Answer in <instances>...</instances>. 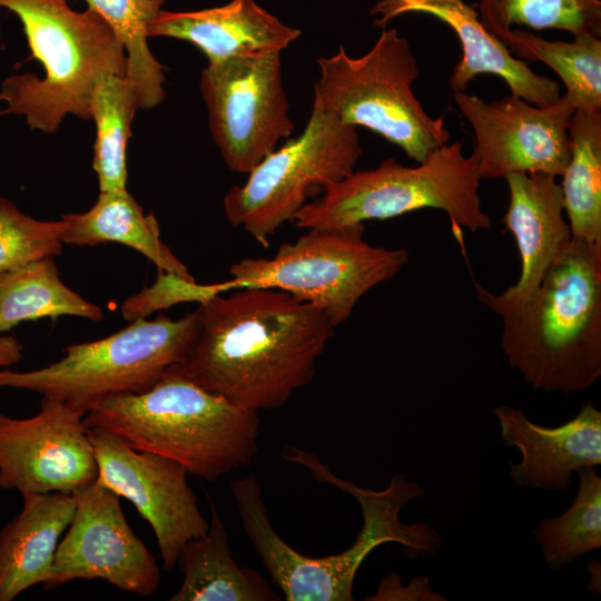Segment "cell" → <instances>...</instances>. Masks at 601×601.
<instances>
[{"label":"cell","mask_w":601,"mask_h":601,"mask_svg":"<svg viewBox=\"0 0 601 601\" xmlns=\"http://www.w3.org/2000/svg\"><path fill=\"white\" fill-rule=\"evenodd\" d=\"M138 108L137 96L126 76L107 73L97 80L90 110L97 129L92 168L100 191L126 188V147Z\"/></svg>","instance_id":"obj_27"},{"label":"cell","mask_w":601,"mask_h":601,"mask_svg":"<svg viewBox=\"0 0 601 601\" xmlns=\"http://www.w3.org/2000/svg\"><path fill=\"white\" fill-rule=\"evenodd\" d=\"M569 137L571 158L561 188L571 236L601 244V111L574 110Z\"/></svg>","instance_id":"obj_24"},{"label":"cell","mask_w":601,"mask_h":601,"mask_svg":"<svg viewBox=\"0 0 601 601\" xmlns=\"http://www.w3.org/2000/svg\"><path fill=\"white\" fill-rule=\"evenodd\" d=\"M587 571L592 573V579L587 584V589L590 590V591H594V592L600 593V584L597 583V580H595L597 572L600 571V563L595 562V561L589 562L587 564Z\"/></svg>","instance_id":"obj_34"},{"label":"cell","mask_w":601,"mask_h":601,"mask_svg":"<svg viewBox=\"0 0 601 601\" xmlns=\"http://www.w3.org/2000/svg\"><path fill=\"white\" fill-rule=\"evenodd\" d=\"M199 332L197 309L179 319L140 317L101 339L65 347L63 357L45 367L0 370V387L30 391L87 412L104 397L151 388L187 358Z\"/></svg>","instance_id":"obj_8"},{"label":"cell","mask_w":601,"mask_h":601,"mask_svg":"<svg viewBox=\"0 0 601 601\" xmlns=\"http://www.w3.org/2000/svg\"><path fill=\"white\" fill-rule=\"evenodd\" d=\"M199 302L200 332L175 371L258 412L307 385L335 326L317 306L276 288H242Z\"/></svg>","instance_id":"obj_1"},{"label":"cell","mask_w":601,"mask_h":601,"mask_svg":"<svg viewBox=\"0 0 601 601\" xmlns=\"http://www.w3.org/2000/svg\"><path fill=\"white\" fill-rule=\"evenodd\" d=\"M177 563L184 579L170 601L280 600L259 572L235 562L225 524L213 503L207 532L183 546Z\"/></svg>","instance_id":"obj_22"},{"label":"cell","mask_w":601,"mask_h":601,"mask_svg":"<svg viewBox=\"0 0 601 601\" xmlns=\"http://www.w3.org/2000/svg\"><path fill=\"white\" fill-rule=\"evenodd\" d=\"M490 308L509 365L532 388L569 394L601 376V244L572 238L529 297Z\"/></svg>","instance_id":"obj_3"},{"label":"cell","mask_w":601,"mask_h":601,"mask_svg":"<svg viewBox=\"0 0 601 601\" xmlns=\"http://www.w3.org/2000/svg\"><path fill=\"white\" fill-rule=\"evenodd\" d=\"M199 88L209 131L227 167L248 174L290 137L294 124L284 89L280 53L208 62Z\"/></svg>","instance_id":"obj_11"},{"label":"cell","mask_w":601,"mask_h":601,"mask_svg":"<svg viewBox=\"0 0 601 601\" xmlns=\"http://www.w3.org/2000/svg\"><path fill=\"white\" fill-rule=\"evenodd\" d=\"M60 219L63 244L83 247L119 243L142 254L158 272L195 282L187 267L161 242L154 214H145L127 188L100 191L89 210L65 214Z\"/></svg>","instance_id":"obj_21"},{"label":"cell","mask_w":601,"mask_h":601,"mask_svg":"<svg viewBox=\"0 0 601 601\" xmlns=\"http://www.w3.org/2000/svg\"><path fill=\"white\" fill-rule=\"evenodd\" d=\"M504 179L510 203L502 221L516 242L521 274L516 284L502 294L474 283L479 300L489 308L515 305L529 297L572 239L563 218L562 188L555 177L543 173H514Z\"/></svg>","instance_id":"obj_18"},{"label":"cell","mask_w":601,"mask_h":601,"mask_svg":"<svg viewBox=\"0 0 601 601\" xmlns=\"http://www.w3.org/2000/svg\"><path fill=\"white\" fill-rule=\"evenodd\" d=\"M317 63L313 107L345 125L383 136L417 164L449 142L443 116L430 117L413 93L420 76L417 60L396 29H383L361 57H351L339 46L336 53L318 58Z\"/></svg>","instance_id":"obj_7"},{"label":"cell","mask_w":601,"mask_h":601,"mask_svg":"<svg viewBox=\"0 0 601 601\" xmlns=\"http://www.w3.org/2000/svg\"><path fill=\"white\" fill-rule=\"evenodd\" d=\"M83 423L210 482L249 464L258 452V412L200 387L173 367L146 392L99 400Z\"/></svg>","instance_id":"obj_4"},{"label":"cell","mask_w":601,"mask_h":601,"mask_svg":"<svg viewBox=\"0 0 601 601\" xmlns=\"http://www.w3.org/2000/svg\"><path fill=\"white\" fill-rule=\"evenodd\" d=\"M519 59L542 61L565 85L575 110L601 111V40L592 33L573 41H549L534 33L511 30L502 40Z\"/></svg>","instance_id":"obj_25"},{"label":"cell","mask_w":601,"mask_h":601,"mask_svg":"<svg viewBox=\"0 0 601 601\" xmlns=\"http://www.w3.org/2000/svg\"><path fill=\"white\" fill-rule=\"evenodd\" d=\"M0 8L20 20L31 58L45 77L14 75L1 85L2 114L22 115L31 129L55 132L71 114L91 120L90 101L97 80L126 75L124 46L96 11L72 10L68 0H0Z\"/></svg>","instance_id":"obj_5"},{"label":"cell","mask_w":601,"mask_h":601,"mask_svg":"<svg viewBox=\"0 0 601 601\" xmlns=\"http://www.w3.org/2000/svg\"><path fill=\"white\" fill-rule=\"evenodd\" d=\"M148 35L187 41L208 62H218L236 56L280 53L300 36V30L283 23L254 0H230L196 11L161 10Z\"/></svg>","instance_id":"obj_19"},{"label":"cell","mask_w":601,"mask_h":601,"mask_svg":"<svg viewBox=\"0 0 601 601\" xmlns=\"http://www.w3.org/2000/svg\"><path fill=\"white\" fill-rule=\"evenodd\" d=\"M357 127L313 107L303 132L277 147L225 196V216L263 247L309 199L349 176L361 157Z\"/></svg>","instance_id":"obj_10"},{"label":"cell","mask_w":601,"mask_h":601,"mask_svg":"<svg viewBox=\"0 0 601 601\" xmlns=\"http://www.w3.org/2000/svg\"><path fill=\"white\" fill-rule=\"evenodd\" d=\"M289 460L302 465L318 483L338 487L359 503L363 528L345 551L312 558L294 550L272 525L262 497V486L255 475L231 482L230 489L240 515L243 529L255 553L286 601H351L358 568L378 545L397 543L410 558L434 555L441 536L427 523L404 524L402 508L424 495V489L395 474L386 489L373 491L336 476L316 455L295 447Z\"/></svg>","instance_id":"obj_2"},{"label":"cell","mask_w":601,"mask_h":601,"mask_svg":"<svg viewBox=\"0 0 601 601\" xmlns=\"http://www.w3.org/2000/svg\"><path fill=\"white\" fill-rule=\"evenodd\" d=\"M72 494L76 510L43 588L101 579L142 597L157 591L159 566L127 522L120 496L97 479Z\"/></svg>","instance_id":"obj_12"},{"label":"cell","mask_w":601,"mask_h":601,"mask_svg":"<svg viewBox=\"0 0 601 601\" xmlns=\"http://www.w3.org/2000/svg\"><path fill=\"white\" fill-rule=\"evenodd\" d=\"M477 9L482 24L501 41L514 24L565 30L573 37L601 35L600 0H479Z\"/></svg>","instance_id":"obj_29"},{"label":"cell","mask_w":601,"mask_h":601,"mask_svg":"<svg viewBox=\"0 0 601 601\" xmlns=\"http://www.w3.org/2000/svg\"><path fill=\"white\" fill-rule=\"evenodd\" d=\"M22 499L19 514L0 530V601H11L48 580L60 538L76 510L70 493L30 494Z\"/></svg>","instance_id":"obj_20"},{"label":"cell","mask_w":601,"mask_h":601,"mask_svg":"<svg viewBox=\"0 0 601 601\" xmlns=\"http://www.w3.org/2000/svg\"><path fill=\"white\" fill-rule=\"evenodd\" d=\"M364 223L311 228L284 243L272 258H244L231 278L214 284L217 294L242 288H276L321 308L336 327L374 286L393 278L408 260L405 248L373 246Z\"/></svg>","instance_id":"obj_9"},{"label":"cell","mask_w":601,"mask_h":601,"mask_svg":"<svg viewBox=\"0 0 601 601\" xmlns=\"http://www.w3.org/2000/svg\"><path fill=\"white\" fill-rule=\"evenodd\" d=\"M63 315L104 319L99 306L63 284L55 257L0 274V335L23 322Z\"/></svg>","instance_id":"obj_23"},{"label":"cell","mask_w":601,"mask_h":601,"mask_svg":"<svg viewBox=\"0 0 601 601\" xmlns=\"http://www.w3.org/2000/svg\"><path fill=\"white\" fill-rule=\"evenodd\" d=\"M405 13L436 17L457 35L463 55L450 78L453 91H464L476 76L491 73L508 83L511 95L538 107L561 97L559 82L535 73L525 60L513 57L506 45L485 29L475 8L464 0H378L371 10V14H380L373 22L381 28Z\"/></svg>","instance_id":"obj_16"},{"label":"cell","mask_w":601,"mask_h":601,"mask_svg":"<svg viewBox=\"0 0 601 601\" xmlns=\"http://www.w3.org/2000/svg\"><path fill=\"white\" fill-rule=\"evenodd\" d=\"M62 220H38L0 197V274L62 252Z\"/></svg>","instance_id":"obj_30"},{"label":"cell","mask_w":601,"mask_h":601,"mask_svg":"<svg viewBox=\"0 0 601 601\" xmlns=\"http://www.w3.org/2000/svg\"><path fill=\"white\" fill-rule=\"evenodd\" d=\"M370 601H444L445 598L434 593L427 577H415L407 585H402L401 577L392 573L381 580L375 594Z\"/></svg>","instance_id":"obj_32"},{"label":"cell","mask_w":601,"mask_h":601,"mask_svg":"<svg viewBox=\"0 0 601 601\" xmlns=\"http://www.w3.org/2000/svg\"><path fill=\"white\" fill-rule=\"evenodd\" d=\"M86 411L42 397L40 411L16 418L0 413V487L22 496L72 494L95 481L98 466Z\"/></svg>","instance_id":"obj_13"},{"label":"cell","mask_w":601,"mask_h":601,"mask_svg":"<svg viewBox=\"0 0 601 601\" xmlns=\"http://www.w3.org/2000/svg\"><path fill=\"white\" fill-rule=\"evenodd\" d=\"M23 357V346L13 335H0V370L8 368Z\"/></svg>","instance_id":"obj_33"},{"label":"cell","mask_w":601,"mask_h":601,"mask_svg":"<svg viewBox=\"0 0 601 601\" xmlns=\"http://www.w3.org/2000/svg\"><path fill=\"white\" fill-rule=\"evenodd\" d=\"M99 13L124 46L126 78L131 83L139 108L151 109L165 98V67L151 53L148 28L166 0H85Z\"/></svg>","instance_id":"obj_26"},{"label":"cell","mask_w":601,"mask_h":601,"mask_svg":"<svg viewBox=\"0 0 601 601\" xmlns=\"http://www.w3.org/2000/svg\"><path fill=\"white\" fill-rule=\"evenodd\" d=\"M506 446L519 449L522 460L510 462V475L516 485L548 491H564L572 474L582 467L601 465V411L591 402L559 426L539 425L520 408L501 405L493 408Z\"/></svg>","instance_id":"obj_17"},{"label":"cell","mask_w":601,"mask_h":601,"mask_svg":"<svg viewBox=\"0 0 601 601\" xmlns=\"http://www.w3.org/2000/svg\"><path fill=\"white\" fill-rule=\"evenodd\" d=\"M475 154H463V141L445 144L416 167L393 158L376 168L353 171L307 203L293 223L305 229L336 228L384 220L423 208L445 211L455 230L491 229L481 207V180Z\"/></svg>","instance_id":"obj_6"},{"label":"cell","mask_w":601,"mask_h":601,"mask_svg":"<svg viewBox=\"0 0 601 601\" xmlns=\"http://www.w3.org/2000/svg\"><path fill=\"white\" fill-rule=\"evenodd\" d=\"M454 101L474 130L481 178L563 175L571 158L569 125L575 110L565 95L544 107L513 95L486 102L464 91H454Z\"/></svg>","instance_id":"obj_15"},{"label":"cell","mask_w":601,"mask_h":601,"mask_svg":"<svg viewBox=\"0 0 601 601\" xmlns=\"http://www.w3.org/2000/svg\"><path fill=\"white\" fill-rule=\"evenodd\" d=\"M579 486L571 506L556 518H544L532 530L543 561L553 571L601 546V476L595 467L575 472Z\"/></svg>","instance_id":"obj_28"},{"label":"cell","mask_w":601,"mask_h":601,"mask_svg":"<svg viewBox=\"0 0 601 601\" xmlns=\"http://www.w3.org/2000/svg\"><path fill=\"white\" fill-rule=\"evenodd\" d=\"M98 466L97 480L130 501L151 526L166 570L183 546L209 526L198 497L187 482V470L162 455L139 451L112 432L89 428Z\"/></svg>","instance_id":"obj_14"},{"label":"cell","mask_w":601,"mask_h":601,"mask_svg":"<svg viewBox=\"0 0 601 601\" xmlns=\"http://www.w3.org/2000/svg\"><path fill=\"white\" fill-rule=\"evenodd\" d=\"M211 284L198 285L175 275L159 272L157 282L139 295L128 298L122 305L126 319L135 321L151 312L181 302H201L214 296Z\"/></svg>","instance_id":"obj_31"}]
</instances>
